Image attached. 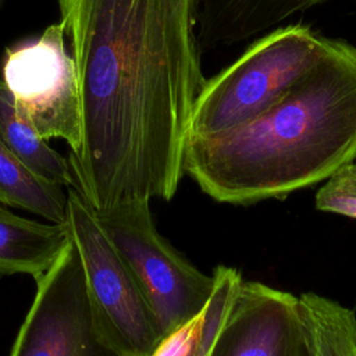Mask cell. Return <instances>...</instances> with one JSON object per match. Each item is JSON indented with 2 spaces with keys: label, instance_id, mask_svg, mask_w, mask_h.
<instances>
[{
  "label": "cell",
  "instance_id": "obj_6",
  "mask_svg": "<svg viewBox=\"0 0 356 356\" xmlns=\"http://www.w3.org/2000/svg\"><path fill=\"white\" fill-rule=\"evenodd\" d=\"M1 74L17 110L39 136L60 138L75 152L82 136L81 99L63 24H51L38 39L7 47Z\"/></svg>",
  "mask_w": 356,
  "mask_h": 356
},
{
  "label": "cell",
  "instance_id": "obj_13",
  "mask_svg": "<svg viewBox=\"0 0 356 356\" xmlns=\"http://www.w3.org/2000/svg\"><path fill=\"white\" fill-rule=\"evenodd\" d=\"M0 204L65 224L67 192L24 164L0 140Z\"/></svg>",
  "mask_w": 356,
  "mask_h": 356
},
{
  "label": "cell",
  "instance_id": "obj_1",
  "mask_svg": "<svg viewBox=\"0 0 356 356\" xmlns=\"http://www.w3.org/2000/svg\"><path fill=\"white\" fill-rule=\"evenodd\" d=\"M81 99L72 185L102 211L170 200L204 83L199 0H57Z\"/></svg>",
  "mask_w": 356,
  "mask_h": 356
},
{
  "label": "cell",
  "instance_id": "obj_15",
  "mask_svg": "<svg viewBox=\"0 0 356 356\" xmlns=\"http://www.w3.org/2000/svg\"><path fill=\"white\" fill-rule=\"evenodd\" d=\"M316 209L356 218V163L350 161L331 174L318 188Z\"/></svg>",
  "mask_w": 356,
  "mask_h": 356
},
{
  "label": "cell",
  "instance_id": "obj_3",
  "mask_svg": "<svg viewBox=\"0 0 356 356\" xmlns=\"http://www.w3.org/2000/svg\"><path fill=\"white\" fill-rule=\"evenodd\" d=\"M338 42L300 24L257 39L236 61L204 81L193 104L189 136L220 134L257 117L323 63Z\"/></svg>",
  "mask_w": 356,
  "mask_h": 356
},
{
  "label": "cell",
  "instance_id": "obj_11",
  "mask_svg": "<svg viewBox=\"0 0 356 356\" xmlns=\"http://www.w3.org/2000/svg\"><path fill=\"white\" fill-rule=\"evenodd\" d=\"M213 277V292L204 309L163 335L149 356H203L209 352L234 292L242 281L241 273L227 266L214 268Z\"/></svg>",
  "mask_w": 356,
  "mask_h": 356
},
{
  "label": "cell",
  "instance_id": "obj_8",
  "mask_svg": "<svg viewBox=\"0 0 356 356\" xmlns=\"http://www.w3.org/2000/svg\"><path fill=\"white\" fill-rule=\"evenodd\" d=\"M209 356H310L299 296L242 280Z\"/></svg>",
  "mask_w": 356,
  "mask_h": 356
},
{
  "label": "cell",
  "instance_id": "obj_5",
  "mask_svg": "<svg viewBox=\"0 0 356 356\" xmlns=\"http://www.w3.org/2000/svg\"><path fill=\"white\" fill-rule=\"evenodd\" d=\"M76 248L93 321L122 356H149L161 339L154 314L95 210L67 188V221Z\"/></svg>",
  "mask_w": 356,
  "mask_h": 356
},
{
  "label": "cell",
  "instance_id": "obj_12",
  "mask_svg": "<svg viewBox=\"0 0 356 356\" xmlns=\"http://www.w3.org/2000/svg\"><path fill=\"white\" fill-rule=\"evenodd\" d=\"M0 140L39 177L63 188L72 185L68 159L51 149L17 110L3 79H0Z\"/></svg>",
  "mask_w": 356,
  "mask_h": 356
},
{
  "label": "cell",
  "instance_id": "obj_10",
  "mask_svg": "<svg viewBox=\"0 0 356 356\" xmlns=\"http://www.w3.org/2000/svg\"><path fill=\"white\" fill-rule=\"evenodd\" d=\"M70 239L67 224L25 218L0 204V277L22 274L36 281Z\"/></svg>",
  "mask_w": 356,
  "mask_h": 356
},
{
  "label": "cell",
  "instance_id": "obj_2",
  "mask_svg": "<svg viewBox=\"0 0 356 356\" xmlns=\"http://www.w3.org/2000/svg\"><path fill=\"white\" fill-rule=\"evenodd\" d=\"M356 160V47L345 40L257 117L189 136L184 171L211 199H282Z\"/></svg>",
  "mask_w": 356,
  "mask_h": 356
},
{
  "label": "cell",
  "instance_id": "obj_17",
  "mask_svg": "<svg viewBox=\"0 0 356 356\" xmlns=\"http://www.w3.org/2000/svg\"><path fill=\"white\" fill-rule=\"evenodd\" d=\"M355 163H356V160H355Z\"/></svg>",
  "mask_w": 356,
  "mask_h": 356
},
{
  "label": "cell",
  "instance_id": "obj_16",
  "mask_svg": "<svg viewBox=\"0 0 356 356\" xmlns=\"http://www.w3.org/2000/svg\"><path fill=\"white\" fill-rule=\"evenodd\" d=\"M209 352H210V349H209ZM209 352H207V353H204L203 356H209Z\"/></svg>",
  "mask_w": 356,
  "mask_h": 356
},
{
  "label": "cell",
  "instance_id": "obj_14",
  "mask_svg": "<svg viewBox=\"0 0 356 356\" xmlns=\"http://www.w3.org/2000/svg\"><path fill=\"white\" fill-rule=\"evenodd\" d=\"M310 356H356V313L327 296L299 295Z\"/></svg>",
  "mask_w": 356,
  "mask_h": 356
},
{
  "label": "cell",
  "instance_id": "obj_4",
  "mask_svg": "<svg viewBox=\"0 0 356 356\" xmlns=\"http://www.w3.org/2000/svg\"><path fill=\"white\" fill-rule=\"evenodd\" d=\"M95 213L136 280L161 335L204 309L214 277L195 267L157 231L150 200L125 202Z\"/></svg>",
  "mask_w": 356,
  "mask_h": 356
},
{
  "label": "cell",
  "instance_id": "obj_9",
  "mask_svg": "<svg viewBox=\"0 0 356 356\" xmlns=\"http://www.w3.org/2000/svg\"><path fill=\"white\" fill-rule=\"evenodd\" d=\"M323 1L325 0H199L196 35L200 51L248 40Z\"/></svg>",
  "mask_w": 356,
  "mask_h": 356
},
{
  "label": "cell",
  "instance_id": "obj_7",
  "mask_svg": "<svg viewBox=\"0 0 356 356\" xmlns=\"http://www.w3.org/2000/svg\"><path fill=\"white\" fill-rule=\"evenodd\" d=\"M35 282L10 356H122L96 328L72 239Z\"/></svg>",
  "mask_w": 356,
  "mask_h": 356
}]
</instances>
